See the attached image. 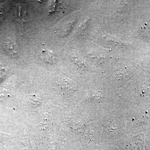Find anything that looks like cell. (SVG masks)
I'll return each mask as SVG.
<instances>
[{
	"mask_svg": "<svg viewBox=\"0 0 150 150\" xmlns=\"http://www.w3.org/2000/svg\"><path fill=\"white\" fill-rule=\"evenodd\" d=\"M43 61L46 63L53 64L56 61L55 56L52 51L49 50H43L42 52Z\"/></svg>",
	"mask_w": 150,
	"mask_h": 150,
	"instance_id": "1",
	"label": "cell"
},
{
	"mask_svg": "<svg viewBox=\"0 0 150 150\" xmlns=\"http://www.w3.org/2000/svg\"><path fill=\"white\" fill-rule=\"evenodd\" d=\"M5 48L8 54L13 57H16L18 56V50L16 46L10 40H7L5 42Z\"/></svg>",
	"mask_w": 150,
	"mask_h": 150,
	"instance_id": "2",
	"label": "cell"
}]
</instances>
